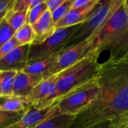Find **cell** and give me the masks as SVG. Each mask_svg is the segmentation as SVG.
<instances>
[{"label": "cell", "instance_id": "obj_1", "mask_svg": "<svg viewBox=\"0 0 128 128\" xmlns=\"http://www.w3.org/2000/svg\"><path fill=\"white\" fill-rule=\"evenodd\" d=\"M96 78L98 96L68 128H88L104 122L115 124L128 118V57L101 63Z\"/></svg>", "mask_w": 128, "mask_h": 128}, {"label": "cell", "instance_id": "obj_2", "mask_svg": "<svg viewBox=\"0 0 128 128\" xmlns=\"http://www.w3.org/2000/svg\"><path fill=\"white\" fill-rule=\"evenodd\" d=\"M92 49L101 53L110 52L109 61L116 62L128 57V2L123 3L113 14L106 25L94 36Z\"/></svg>", "mask_w": 128, "mask_h": 128}, {"label": "cell", "instance_id": "obj_3", "mask_svg": "<svg viewBox=\"0 0 128 128\" xmlns=\"http://www.w3.org/2000/svg\"><path fill=\"white\" fill-rule=\"evenodd\" d=\"M100 54L97 49H92L85 58L58 74L56 82L57 100L96 77L100 65L98 62Z\"/></svg>", "mask_w": 128, "mask_h": 128}, {"label": "cell", "instance_id": "obj_4", "mask_svg": "<svg viewBox=\"0 0 128 128\" xmlns=\"http://www.w3.org/2000/svg\"><path fill=\"white\" fill-rule=\"evenodd\" d=\"M124 0H109L101 2L98 9L87 20L81 23L70 38L68 46H73L96 34L109 21Z\"/></svg>", "mask_w": 128, "mask_h": 128}, {"label": "cell", "instance_id": "obj_5", "mask_svg": "<svg viewBox=\"0 0 128 128\" xmlns=\"http://www.w3.org/2000/svg\"><path fill=\"white\" fill-rule=\"evenodd\" d=\"M99 92L100 86L94 77L60 98L56 104L58 113L76 116L96 98Z\"/></svg>", "mask_w": 128, "mask_h": 128}, {"label": "cell", "instance_id": "obj_6", "mask_svg": "<svg viewBox=\"0 0 128 128\" xmlns=\"http://www.w3.org/2000/svg\"><path fill=\"white\" fill-rule=\"evenodd\" d=\"M80 25L56 29L53 34L44 43L38 45H31L28 63L59 54L67 47L70 38Z\"/></svg>", "mask_w": 128, "mask_h": 128}, {"label": "cell", "instance_id": "obj_7", "mask_svg": "<svg viewBox=\"0 0 128 128\" xmlns=\"http://www.w3.org/2000/svg\"><path fill=\"white\" fill-rule=\"evenodd\" d=\"M94 41V38L91 37L80 44L67 46L58 56L55 64L48 73L47 77L63 71L85 58L92 50Z\"/></svg>", "mask_w": 128, "mask_h": 128}, {"label": "cell", "instance_id": "obj_8", "mask_svg": "<svg viewBox=\"0 0 128 128\" xmlns=\"http://www.w3.org/2000/svg\"><path fill=\"white\" fill-rule=\"evenodd\" d=\"M58 74L44 79L33 88L26 98L32 106L42 109L58 100L56 98V82Z\"/></svg>", "mask_w": 128, "mask_h": 128}, {"label": "cell", "instance_id": "obj_9", "mask_svg": "<svg viewBox=\"0 0 128 128\" xmlns=\"http://www.w3.org/2000/svg\"><path fill=\"white\" fill-rule=\"evenodd\" d=\"M30 44L13 49L0 60V71H22L28 64Z\"/></svg>", "mask_w": 128, "mask_h": 128}, {"label": "cell", "instance_id": "obj_10", "mask_svg": "<svg viewBox=\"0 0 128 128\" xmlns=\"http://www.w3.org/2000/svg\"><path fill=\"white\" fill-rule=\"evenodd\" d=\"M58 101L42 109L31 106L26 111L17 123L8 128H34L48 118L58 114L56 107Z\"/></svg>", "mask_w": 128, "mask_h": 128}, {"label": "cell", "instance_id": "obj_11", "mask_svg": "<svg viewBox=\"0 0 128 128\" xmlns=\"http://www.w3.org/2000/svg\"><path fill=\"white\" fill-rule=\"evenodd\" d=\"M100 4L101 2L98 0L95 3L84 8H72L62 20L56 24V30L82 23L93 15Z\"/></svg>", "mask_w": 128, "mask_h": 128}, {"label": "cell", "instance_id": "obj_12", "mask_svg": "<svg viewBox=\"0 0 128 128\" xmlns=\"http://www.w3.org/2000/svg\"><path fill=\"white\" fill-rule=\"evenodd\" d=\"M44 79L43 76L32 75L23 71L17 72L13 83L12 95L20 98H27L33 88Z\"/></svg>", "mask_w": 128, "mask_h": 128}, {"label": "cell", "instance_id": "obj_13", "mask_svg": "<svg viewBox=\"0 0 128 128\" xmlns=\"http://www.w3.org/2000/svg\"><path fill=\"white\" fill-rule=\"evenodd\" d=\"M32 28L35 34V38L32 45L40 44L52 36L56 31V25L53 22L51 12L47 10L42 16L32 25Z\"/></svg>", "mask_w": 128, "mask_h": 128}, {"label": "cell", "instance_id": "obj_14", "mask_svg": "<svg viewBox=\"0 0 128 128\" xmlns=\"http://www.w3.org/2000/svg\"><path fill=\"white\" fill-rule=\"evenodd\" d=\"M58 55L59 54H57L46 58L30 62L28 64V65L22 71L32 75L43 76L44 79L47 78L48 73L50 72V69L55 64Z\"/></svg>", "mask_w": 128, "mask_h": 128}, {"label": "cell", "instance_id": "obj_15", "mask_svg": "<svg viewBox=\"0 0 128 128\" xmlns=\"http://www.w3.org/2000/svg\"><path fill=\"white\" fill-rule=\"evenodd\" d=\"M32 106L26 98L14 95H0V110L9 112H20L26 110Z\"/></svg>", "mask_w": 128, "mask_h": 128}, {"label": "cell", "instance_id": "obj_16", "mask_svg": "<svg viewBox=\"0 0 128 128\" xmlns=\"http://www.w3.org/2000/svg\"><path fill=\"white\" fill-rule=\"evenodd\" d=\"M76 116L57 114L44 120L34 128H68Z\"/></svg>", "mask_w": 128, "mask_h": 128}, {"label": "cell", "instance_id": "obj_17", "mask_svg": "<svg viewBox=\"0 0 128 128\" xmlns=\"http://www.w3.org/2000/svg\"><path fill=\"white\" fill-rule=\"evenodd\" d=\"M14 38L20 45H32L35 38L32 26L26 22L22 27L14 32Z\"/></svg>", "mask_w": 128, "mask_h": 128}, {"label": "cell", "instance_id": "obj_18", "mask_svg": "<svg viewBox=\"0 0 128 128\" xmlns=\"http://www.w3.org/2000/svg\"><path fill=\"white\" fill-rule=\"evenodd\" d=\"M10 9L8 11L5 16V18L8 21V23L10 26V28L14 32H16L27 22V17H28V11L13 12Z\"/></svg>", "mask_w": 128, "mask_h": 128}, {"label": "cell", "instance_id": "obj_19", "mask_svg": "<svg viewBox=\"0 0 128 128\" xmlns=\"http://www.w3.org/2000/svg\"><path fill=\"white\" fill-rule=\"evenodd\" d=\"M17 72L0 71V94L2 96L12 95L14 80Z\"/></svg>", "mask_w": 128, "mask_h": 128}, {"label": "cell", "instance_id": "obj_20", "mask_svg": "<svg viewBox=\"0 0 128 128\" xmlns=\"http://www.w3.org/2000/svg\"><path fill=\"white\" fill-rule=\"evenodd\" d=\"M26 110L20 112L0 110V128H8L17 123Z\"/></svg>", "mask_w": 128, "mask_h": 128}, {"label": "cell", "instance_id": "obj_21", "mask_svg": "<svg viewBox=\"0 0 128 128\" xmlns=\"http://www.w3.org/2000/svg\"><path fill=\"white\" fill-rule=\"evenodd\" d=\"M46 10H47V7L46 4V0H44L42 3L36 6L32 7L28 12L27 23L32 26L34 25Z\"/></svg>", "mask_w": 128, "mask_h": 128}, {"label": "cell", "instance_id": "obj_22", "mask_svg": "<svg viewBox=\"0 0 128 128\" xmlns=\"http://www.w3.org/2000/svg\"><path fill=\"white\" fill-rule=\"evenodd\" d=\"M73 2L74 0H64L61 5H59L52 12H51V15L52 17L53 22H55V25L58 22L62 20L68 14V12L72 9Z\"/></svg>", "mask_w": 128, "mask_h": 128}, {"label": "cell", "instance_id": "obj_23", "mask_svg": "<svg viewBox=\"0 0 128 128\" xmlns=\"http://www.w3.org/2000/svg\"><path fill=\"white\" fill-rule=\"evenodd\" d=\"M44 0H14L10 10L13 12L28 11L32 7L42 3Z\"/></svg>", "mask_w": 128, "mask_h": 128}, {"label": "cell", "instance_id": "obj_24", "mask_svg": "<svg viewBox=\"0 0 128 128\" xmlns=\"http://www.w3.org/2000/svg\"><path fill=\"white\" fill-rule=\"evenodd\" d=\"M14 31L10 28L4 16L0 23V47L13 38Z\"/></svg>", "mask_w": 128, "mask_h": 128}, {"label": "cell", "instance_id": "obj_25", "mask_svg": "<svg viewBox=\"0 0 128 128\" xmlns=\"http://www.w3.org/2000/svg\"><path fill=\"white\" fill-rule=\"evenodd\" d=\"M18 46L20 45L13 37V38H11L9 41H8L5 44H4L2 46L0 47V60L4 56H5L8 52H10L13 49L16 48Z\"/></svg>", "mask_w": 128, "mask_h": 128}, {"label": "cell", "instance_id": "obj_26", "mask_svg": "<svg viewBox=\"0 0 128 128\" xmlns=\"http://www.w3.org/2000/svg\"><path fill=\"white\" fill-rule=\"evenodd\" d=\"M14 0H1L0 1V23L6 16Z\"/></svg>", "mask_w": 128, "mask_h": 128}, {"label": "cell", "instance_id": "obj_27", "mask_svg": "<svg viewBox=\"0 0 128 128\" xmlns=\"http://www.w3.org/2000/svg\"><path fill=\"white\" fill-rule=\"evenodd\" d=\"M98 0H74L72 8H80L95 3Z\"/></svg>", "mask_w": 128, "mask_h": 128}, {"label": "cell", "instance_id": "obj_28", "mask_svg": "<svg viewBox=\"0 0 128 128\" xmlns=\"http://www.w3.org/2000/svg\"><path fill=\"white\" fill-rule=\"evenodd\" d=\"M64 0H46V4L47 10L50 12H52L56 10L59 5H61Z\"/></svg>", "mask_w": 128, "mask_h": 128}, {"label": "cell", "instance_id": "obj_29", "mask_svg": "<svg viewBox=\"0 0 128 128\" xmlns=\"http://www.w3.org/2000/svg\"><path fill=\"white\" fill-rule=\"evenodd\" d=\"M113 123L112 122H104L98 124H96L92 127L88 128H112Z\"/></svg>", "mask_w": 128, "mask_h": 128}, {"label": "cell", "instance_id": "obj_30", "mask_svg": "<svg viewBox=\"0 0 128 128\" xmlns=\"http://www.w3.org/2000/svg\"><path fill=\"white\" fill-rule=\"evenodd\" d=\"M112 128H128V118L112 124Z\"/></svg>", "mask_w": 128, "mask_h": 128}, {"label": "cell", "instance_id": "obj_31", "mask_svg": "<svg viewBox=\"0 0 128 128\" xmlns=\"http://www.w3.org/2000/svg\"><path fill=\"white\" fill-rule=\"evenodd\" d=\"M0 95H1V94H0Z\"/></svg>", "mask_w": 128, "mask_h": 128}]
</instances>
